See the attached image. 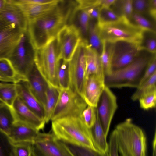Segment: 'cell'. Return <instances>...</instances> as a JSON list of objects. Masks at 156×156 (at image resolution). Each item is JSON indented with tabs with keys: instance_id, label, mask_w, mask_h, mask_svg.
I'll use <instances>...</instances> for the list:
<instances>
[{
	"instance_id": "cell-19",
	"label": "cell",
	"mask_w": 156,
	"mask_h": 156,
	"mask_svg": "<svg viewBox=\"0 0 156 156\" xmlns=\"http://www.w3.org/2000/svg\"><path fill=\"white\" fill-rule=\"evenodd\" d=\"M21 10L28 21L40 16L56 8L61 0L45 4L33 3L31 0H12Z\"/></svg>"
},
{
	"instance_id": "cell-5",
	"label": "cell",
	"mask_w": 156,
	"mask_h": 156,
	"mask_svg": "<svg viewBox=\"0 0 156 156\" xmlns=\"http://www.w3.org/2000/svg\"><path fill=\"white\" fill-rule=\"evenodd\" d=\"M58 52L56 38L35 50V66L48 84L59 88L57 77Z\"/></svg>"
},
{
	"instance_id": "cell-13",
	"label": "cell",
	"mask_w": 156,
	"mask_h": 156,
	"mask_svg": "<svg viewBox=\"0 0 156 156\" xmlns=\"http://www.w3.org/2000/svg\"><path fill=\"white\" fill-rule=\"evenodd\" d=\"M117 108L116 96L109 88L105 86L99 98L96 108L97 117L106 136Z\"/></svg>"
},
{
	"instance_id": "cell-52",
	"label": "cell",
	"mask_w": 156,
	"mask_h": 156,
	"mask_svg": "<svg viewBox=\"0 0 156 156\" xmlns=\"http://www.w3.org/2000/svg\"><path fill=\"white\" fill-rule=\"evenodd\" d=\"M2 23H4L3 22H2L0 20V24H2Z\"/></svg>"
},
{
	"instance_id": "cell-8",
	"label": "cell",
	"mask_w": 156,
	"mask_h": 156,
	"mask_svg": "<svg viewBox=\"0 0 156 156\" xmlns=\"http://www.w3.org/2000/svg\"><path fill=\"white\" fill-rule=\"evenodd\" d=\"M58 90V99L50 120L67 116L80 117L87 105L82 98L70 88Z\"/></svg>"
},
{
	"instance_id": "cell-16",
	"label": "cell",
	"mask_w": 156,
	"mask_h": 156,
	"mask_svg": "<svg viewBox=\"0 0 156 156\" xmlns=\"http://www.w3.org/2000/svg\"><path fill=\"white\" fill-rule=\"evenodd\" d=\"M104 75H94L86 78L82 97L88 105L96 108L105 86Z\"/></svg>"
},
{
	"instance_id": "cell-49",
	"label": "cell",
	"mask_w": 156,
	"mask_h": 156,
	"mask_svg": "<svg viewBox=\"0 0 156 156\" xmlns=\"http://www.w3.org/2000/svg\"><path fill=\"white\" fill-rule=\"evenodd\" d=\"M7 0H0V11L3 8Z\"/></svg>"
},
{
	"instance_id": "cell-43",
	"label": "cell",
	"mask_w": 156,
	"mask_h": 156,
	"mask_svg": "<svg viewBox=\"0 0 156 156\" xmlns=\"http://www.w3.org/2000/svg\"><path fill=\"white\" fill-rule=\"evenodd\" d=\"M151 58L147 66L143 77L140 82V86L149 78L156 72V58L155 55L154 56Z\"/></svg>"
},
{
	"instance_id": "cell-11",
	"label": "cell",
	"mask_w": 156,
	"mask_h": 156,
	"mask_svg": "<svg viewBox=\"0 0 156 156\" xmlns=\"http://www.w3.org/2000/svg\"><path fill=\"white\" fill-rule=\"evenodd\" d=\"M32 146V156H73L65 143L52 133H40Z\"/></svg>"
},
{
	"instance_id": "cell-27",
	"label": "cell",
	"mask_w": 156,
	"mask_h": 156,
	"mask_svg": "<svg viewBox=\"0 0 156 156\" xmlns=\"http://www.w3.org/2000/svg\"><path fill=\"white\" fill-rule=\"evenodd\" d=\"M58 95V89L48 84L46 91L45 103L44 107V120L46 123L48 122L51 120L57 101Z\"/></svg>"
},
{
	"instance_id": "cell-4",
	"label": "cell",
	"mask_w": 156,
	"mask_h": 156,
	"mask_svg": "<svg viewBox=\"0 0 156 156\" xmlns=\"http://www.w3.org/2000/svg\"><path fill=\"white\" fill-rule=\"evenodd\" d=\"M150 60L138 55L127 66L105 76V85L109 88H137L140 86Z\"/></svg>"
},
{
	"instance_id": "cell-33",
	"label": "cell",
	"mask_w": 156,
	"mask_h": 156,
	"mask_svg": "<svg viewBox=\"0 0 156 156\" xmlns=\"http://www.w3.org/2000/svg\"><path fill=\"white\" fill-rule=\"evenodd\" d=\"M141 50H145L155 54L156 50V32L143 31L140 44Z\"/></svg>"
},
{
	"instance_id": "cell-36",
	"label": "cell",
	"mask_w": 156,
	"mask_h": 156,
	"mask_svg": "<svg viewBox=\"0 0 156 156\" xmlns=\"http://www.w3.org/2000/svg\"><path fill=\"white\" fill-rule=\"evenodd\" d=\"M140 107L144 110L155 108L156 87L142 95L138 100Z\"/></svg>"
},
{
	"instance_id": "cell-31",
	"label": "cell",
	"mask_w": 156,
	"mask_h": 156,
	"mask_svg": "<svg viewBox=\"0 0 156 156\" xmlns=\"http://www.w3.org/2000/svg\"><path fill=\"white\" fill-rule=\"evenodd\" d=\"M17 96L15 83L0 87V100L9 106L12 107Z\"/></svg>"
},
{
	"instance_id": "cell-17",
	"label": "cell",
	"mask_w": 156,
	"mask_h": 156,
	"mask_svg": "<svg viewBox=\"0 0 156 156\" xmlns=\"http://www.w3.org/2000/svg\"><path fill=\"white\" fill-rule=\"evenodd\" d=\"M15 84L18 96L32 112L44 120V107L31 91L27 80L20 79Z\"/></svg>"
},
{
	"instance_id": "cell-51",
	"label": "cell",
	"mask_w": 156,
	"mask_h": 156,
	"mask_svg": "<svg viewBox=\"0 0 156 156\" xmlns=\"http://www.w3.org/2000/svg\"><path fill=\"white\" fill-rule=\"evenodd\" d=\"M4 103L1 100H0V105H2Z\"/></svg>"
},
{
	"instance_id": "cell-46",
	"label": "cell",
	"mask_w": 156,
	"mask_h": 156,
	"mask_svg": "<svg viewBox=\"0 0 156 156\" xmlns=\"http://www.w3.org/2000/svg\"><path fill=\"white\" fill-rule=\"evenodd\" d=\"M115 0H100V6L101 8H110Z\"/></svg>"
},
{
	"instance_id": "cell-50",
	"label": "cell",
	"mask_w": 156,
	"mask_h": 156,
	"mask_svg": "<svg viewBox=\"0 0 156 156\" xmlns=\"http://www.w3.org/2000/svg\"><path fill=\"white\" fill-rule=\"evenodd\" d=\"M0 156H4L0 145Z\"/></svg>"
},
{
	"instance_id": "cell-2",
	"label": "cell",
	"mask_w": 156,
	"mask_h": 156,
	"mask_svg": "<svg viewBox=\"0 0 156 156\" xmlns=\"http://www.w3.org/2000/svg\"><path fill=\"white\" fill-rule=\"evenodd\" d=\"M51 130L56 137L65 143L98 151L94 144L90 129L86 126L80 116H67L53 121Z\"/></svg>"
},
{
	"instance_id": "cell-15",
	"label": "cell",
	"mask_w": 156,
	"mask_h": 156,
	"mask_svg": "<svg viewBox=\"0 0 156 156\" xmlns=\"http://www.w3.org/2000/svg\"><path fill=\"white\" fill-rule=\"evenodd\" d=\"M16 122L27 125L39 131L43 130L46 124L43 120L32 112L17 96L12 107Z\"/></svg>"
},
{
	"instance_id": "cell-3",
	"label": "cell",
	"mask_w": 156,
	"mask_h": 156,
	"mask_svg": "<svg viewBox=\"0 0 156 156\" xmlns=\"http://www.w3.org/2000/svg\"><path fill=\"white\" fill-rule=\"evenodd\" d=\"M118 151L121 156H146L147 138L143 130L128 118L115 129Z\"/></svg>"
},
{
	"instance_id": "cell-7",
	"label": "cell",
	"mask_w": 156,
	"mask_h": 156,
	"mask_svg": "<svg viewBox=\"0 0 156 156\" xmlns=\"http://www.w3.org/2000/svg\"><path fill=\"white\" fill-rule=\"evenodd\" d=\"M35 51L27 30L24 32L8 58L16 74L21 79L27 80V74L35 65Z\"/></svg>"
},
{
	"instance_id": "cell-18",
	"label": "cell",
	"mask_w": 156,
	"mask_h": 156,
	"mask_svg": "<svg viewBox=\"0 0 156 156\" xmlns=\"http://www.w3.org/2000/svg\"><path fill=\"white\" fill-rule=\"evenodd\" d=\"M0 20L5 24L15 25L23 32L27 30L28 20L12 0H7L5 6L0 11Z\"/></svg>"
},
{
	"instance_id": "cell-22",
	"label": "cell",
	"mask_w": 156,
	"mask_h": 156,
	"mask_svg": "<svg viewBox=\"0 0 156 156\" xmlns=\"http://www.w3.org/2000/svg\"><path fill=\"white\" fill-rule=\"evenodd\" d=\"M90 19L87 11L77 8L76 5L69 23L75 25L80 32L83 39L87 41Z\"/></svg>"
},
{
	"instance_id": "cell-14",
	"label": "cell",
	"mask_w": 156,
	"mask_h": 156,
	"mask_svg": "<svg viewBox=\"0 0 156 156\" xmlns=\"http://www.w3.org/2000/svg\"><path fill=\"white\" fill-rule=\"evenodd\" d=\"M24 32L13 24H0V59L8 58Z\"/></svg>"
},
{
	"instance_id": "cell-35",
	"label": "cell",
	"mask_w": 156,
	"mask_h": 156,
	"mask_svg": "<svg viewBox=\"0 0 156 156\" xmlns=\"http://www.w3.org/2000/svg\"><path fill=\"white\" fill-rule=\"evenodd\" d=\"M122 17L111 8L101 7L99 10L98 23V24L112 23L119 20Z\"/></svg>"
},
{
	"instance_id": "cell-37",
	"label": "cell",
	"mask_w": 156,
	"mask_h": 156,
	"mask_svg": "<svg viewBox=\"0 0 156 156\" xmlns=\"http://www.w3.org/2000/svg\"><path fill=\"white\" fill-rule=\"evenodd\" d=\"M156 72L136 88L131 96V99L134 101L138 100L142 95L156 87Z\"/></svg>"
},
{
	"instance_id": "cell-20",
	"label": "cell",
	"mask_w": 156,
	"mask_h": 156,
	"mask_svg": "<svg viewBox=\"0 0 156 156\" xmlns=\"http://www.w3.org/2000/svg\"><path fill=\"white\" fill-rule=\"evenodd\" d=\"M40 133L39 131L27 125L16 122L7 137L11 145L24 143L33 144Z\"/></svg>"
},
{
	"instance_id": "cell-40",
	"label": "cell",
	"mask_w": 156,
	"mask_h": 156,
	"mask_svg": "<svg viewBox=\"0 0 156 156\" xmlns=\"http://www.w3.org/2000/svg\"><path fill=\"white\" fill-rule=\"evenodd\" d=\"M0 73L8 78L17 80L21 79L17 76L7 58L0 59Z\"/></svg>"
},
{
	"instance_id": "cell-48",
	"label": "cell",
	"mask_w": 156,
	"mask_h": 156,
	"mask_svg": "<svg viewBox=\"0 0 156 156\" xmlns=\"http://www.w3.org/2000/svg\"><path fill=\"white\" fill-rule=\"evenodd\" d=\"M152 156H156V131L155 130L152 141Z\"/></svg>"
},
{
	"instance_id": "cell-45",
	"label": "cell",
	"mask_w": 156,
	"mask_h": 156,
	"mask_svg": "<svg viewBox=\"0 0 156 156\" xmlns=\"http://www.w3.org/2000/svg\"><path fill=\"white\" fill-rule=\"evenodd\" d=\"M100 8V7L98 6L94 7L85 10L87 12L90 19L98 21Z\"/></svg>"
},
{
	"instance_id": "cell-47",
	"label": "cell",
	"mask_w": 156,
	"mask_h": 156,
	"mask_svg": "<svg viewBox=\"0 0 156 156\" xmlns=\"http://www.w3.org/2000/svg\"><path fill=\"white\" fill-rule=\"evenodd\" d=\"M19 80L7 78L0 73V82L15 83Z\"/></svg>"
},
{
	"instance_id": "cell-21",
	"label": "cell",
	"mask_w": 156,
	"mask_h": 156,
	"mask_svg": "<svg viewBox=\"0 0 156 156\" xmlns=\"http://www.w3.org/2000/svg\"><path fill=\"white\" fill-rule=\"evenodd\" d=\"M26 80L31 91L44 108L48 84L35 65L27 74Z\"/></svg>"
},
{
	"instance_id": "cell-1",
	"label": "cell",
	"mask_w": 156,
	"mask_h": 156,
	"mask_svg": "<svg viewBox=\"0 0 156 156\" xmlns=\"http://www.w3.org/2000/svg\"><path fill=\"white\" fill-rule=\"evenodd\" d=\"M75 5V1L61 0L54 9L28 21L27 31L35 50L56 38L60 30L69 23Z\"/></svg>"
},
{
	"instance_id": "cell-34",
	"label": "cell",
	"mask_w": 156,
	"mask_h": 156,
	"mask_svg": "<svg viewBox=\"0 0 156 156\" xmlns=\"http://www.w3.org/2000/svg\"><path fill=\"white\" fill-rule=\"evenodd\" d=\"M65 143L73 156H107L106 154L87 147Z\"/></svg>"
},
{
	"instance_id": "cell-9",
	"label": "cell",
	"mask_w": 156,
	"mask_h": 156,
	"mask_svg": "<svg viewBox=\"0 0 156 156\" xmlns=\"http://www.w3.org/2000/svg\"><path fill=\"white\" fill-rule=\"evenodd\" d=\"M87 43L86 41L82 40L69 62V87L81 97L86 80Z\"/></svg>"
},
{
	"instance_id": "cell-42",
	"label": "cell",
	"mask_w": 156,
	"mask_h": 156,
	"mask_svg": "<svg viewBox=\"0 0 156 156\" xmlns=\"http://www.w3.org/2000/svg\"><path fill=\"white\" fill-rule=\"evenodd\" d=\"M149 0H132L133 12L144 15L147 12Z\"/></svg>"
},
{
	"instance_id": "cell-38",
	"label": "cell",
	"mask_w": 156,
	"mask_h": 156,
	"mask_svg": "<svg viewBox=\"0 0 156 156\" xmlns=\"http://www.w3.org/2000/svg\"><path fill=\"white\" fill-rule=\"evenodd\" d=\"M80 117L86 126L90 129L94 126L97 120L96 108L87 105L82 112Z\"/></svg>"
},
{
	"instance_id": "cell-44",
	"label": "cell",
	"mask_w": 156,
	"mask_h": 156,
	"mask_svg": "<svg viewBox=\"0 0 156 156\" xmlns=\"http://www.w3.org/2000/svg\"><path fill=\"white\" fill-rule=\"evenodd\" d=\"M147 13L156 21V0H149Z\"/></svg>"
},
{
	"instance_id": "cell-23",
	"label": "cell",
	"mask_w": 156,
	"mask_h": 156,
	"mask_svg": "<svg viewBox=\"0 0 156 156\" xmlns=\"http://www.w3.org/2000/svg\"><path fill=\"white\" fill-rule=\"evenodd\" d=\"M86 78L94 75H104L100 59V56L87 43L85 49Z\"/></svg>"
},
{
	"instance_id": "cell-6",
	"label": "cell",
	"mask_w": 156,
	"mask_h": 156,
	"mask_svg": "<svg viewBox=\"0 0 156 156\" xmlns=\"http://www.w3.org/2000/svg\"><path fill=\"white\" fill-rule=\"evenodd\" d=\"M98 26L102 41H126L140 44L143 31L124 17L112 23L98 24Z\"/></svg>"
},
{
	"instance_id": "cell-28",
	"label": "cell",
	"mask_w": 156,
	"mask_h": 156,
	"mask_svg": "<svg viewBox=\"0 0 156 156\" xmlns=\"http://www.w3.org/2000/svg\"><path fill=\"white\" fill-rule=\"evenodd\" d=\"M69 62L57 58V77L60 89H66L70 88Z\"/></svg>"
},
{
	"instance_id": "cell-10",
	"label": "cell",
	"mask_w": 156,
	"mask_h": 156,
	"mask_svg": "<svg viewBox=\"0 0 156 156\" xmlns=\"http://www.w3.org/2000/svg\"><path fill=\"white\" fill-rule=\"evenodd\" d=\"M56 39L57 58L69 62L83 38L78 29L73 24L68 23L60 30Z\"/></svg>"
},
{
	"instance_id": "cell-41",
	"label": "cell",
	"mask_w": 156,
	"mask_h": 156,
	"mask_svg": "<svg viewBox=\"0 0 156 156\" xmlns=\"http://www.w3.org/2000/svg\"><path fill=\"white\" fill-rule=\"evenodd\" d=\"M108 144V149L106 153L107 156H119L117 142V136L115 129L111 133L110 136Z\"/></svg>"
},
{
	"instance_id": "cell-26",
	"label": "cell",
	"mask_w": 156,
	"mask_h": 156,
	"mask_svg": "<svg viewBox=\"0 0 156 156\" xmlns=\"http://www.w3.org/2000/svg\"><path fill=\"white\" fill-rule=\"evenodd\" d=\"M87 41V45L95 50L100 56L102 49L103 42L96 20L90 19Z\"/></svg>"
},
{
	"instance_id": "cell-24",
	"label": "cell",
	"mask_w": 156,
	"mask_h": 156,
	"mask_svg": "<svg viewBox=\"0 0 156 156\" xmlns=\"http://www.w3.org/2000/svg\"><path fill=\"white\" fill-rule=\"evenodd\" d=\"M92 139L96 149L101 153L106 154L108 144L101 124L97 117L94 126L90 129Z\"/></svg>"
},
{
	"instance_id": "cell-29",
	"label": "cell",
	"mask_w": 156,
	"mask_h": 156,
	"mask_svg": "<svg viewBox=\"0 0 156 156\" xmlns=\"http://www.w3.org/2000/svg\"><path fill=\"white\" fill-rule=\"evenodd\" d=\"M110 8L119 16L128 20L133 12L132 0H115Z\"/></svg>"
},
{
	"instance_id": "cell-25",
	"label": "cell",
	"mask_w": 156,
	"mask_h": 156,
	"mask_svg": "<svg viewBox=\"0 0 156 156\" xmlns=\"http://www.w3.org/2000/svg\"><path fill=\"white\" fill-rule=\"evenodd\" d=\"M16 122L12 108L5 104L0 105V132L7 136Z\"/></svg>"
},
{
	"instance_id": "cell-30",
	"label": "cell",
	"mask_w": 156,
	"mask_h": 156,
	"mask_svg": "<svg viewBox=\"0 0 156 156\" xmlns=\"http://www.w3.org/2000/svg\"><path fill=\"white\" fill-rule=\"evenodd\" d=\"M129 20L143 31L156 32L155 24L144 15L133 12Z\"/></svg>"
},
{
	"instance_id": "cell-39",
	"label": "cell",
	"mask_w": 156,
	"mask_h": 156,
	"mask_svg": "<svg viewBox=\"0 0 156 156\" xmlns=\"http://www.w3.org/2000/svg\"><path fill=\"white\" fill-rule=\"evenodd\" d=\"M32 144L24 143L12 145V156H32Z\"/></svg>"
},
{
	"instance_id": "cell-32",
	"label": "cell",
	"mask_w": 156,
	"mask_h": 156,
	"mask_svg": "<svg viewBox=\"0 0 156 156\" xmlns=\"http://www.w3.org/2000/svg\"><path fill=\"white\" fill-rule=\"evenodd\" d=\"M103 47L100 55V59L104 76L108 75L112 72L110 43L102 41Z\"/></svg>"
},
{
	"instance_id": "cell-12",
	"label": "cell",
	"mask_w": 156,
	"mask_h": 156,
	"mask_svg": "<svg viewBox=\"0 0 156 156\" xmlns=\"http://www.w3.org/2000/svg\"><path fill=\"white\" fill-rule=\"evenodd\" d=\"M110 44L112 72L129 64L142 50L140 44L134 42L119 41Z\"/></svg>"
}]
</instances>
